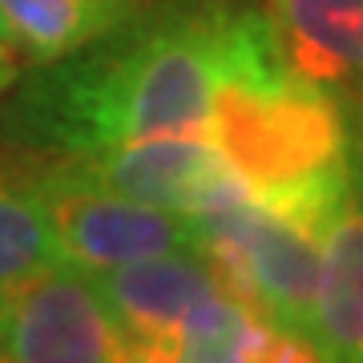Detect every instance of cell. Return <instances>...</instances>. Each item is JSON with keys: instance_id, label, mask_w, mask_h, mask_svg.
Returning a JSON list of instances; mask_svg holds the SVG:
<instances>
[{"instance_id": "6da1fadb", "label": "cell", "mask_w": 363, "mask_h": 363, "mask_svg": "<svg viewBox=\"0 0 363 363\" xmlns=\"http://www.w3.org/2000/svg\"><path fill=\"white\" fill-rule=\"evenodd\" d=\"M234 4L145 9L81 52L21 73L0 142L28 157H85L154 133H206Z\"/></svg>"}, {"instance_id": "5bb4252c", "label": "cell", "mask_w": 363, "mask_h": 363, "mask_svg": "<svg viewBox=\"0 0 363 363\" xmlns=\"http://www.w3.org/2000/svg\"><path fill=\"white\" fill-rule=\"evenodd\" d=\"M21 73H25V69H21V57L9 49V40L0 37V93L13 89L16 81H21Z\"/></svg>"}, {"instance_id": "9a60e30c", "label": "cell", "mask_w": 363, "mask_h": 363, "mask_svg": "<svg viewBox=\"0 0 363 363\" xmlns=\"http://www.w3.org/2000/svg\"><path fill=\"white\" fill-rule=\"evenodd\" d=\"M351 166H355V178L363 186V150H351Z\"/></svg>"}, {"instance_id": "ba28073f", "label": "cell", "mask_w": 363, "mask_h": 363, "mask_svg": "<svg viewBox=\"0 0 363 363\" xmlns=\"http://www.w3.org/2000/svg\"><path fill=\"white\" fill-rule=\"evenodd\" d=\"M295 73L343 97L347 121L363 117V0H267Z\"/></svg>"}, {"instance_id": "277c9868", "label": "cell", "mask_w": 363, "mask_h": 363, "mask_svg": "<svg viewBox=\"0 0 363 363\" xmlns=\"http://www.w3.org/2000/svg\"><path fill=\"white\" fill-rule=\"evenodd\" d=\"M28 169L49 206L65 259L85 271H109L169 250H198L194 222L186 214L121 198L81 178L61 157H28Z\"/></svg>"}, {"instance_id": "30bf717a", "label": "cell", "mask_w": 363, "mask_h": 363, "mask_svg": "<svg viewBox=\"0 0 363 363\" xmlns=\"http://www.w3.org/2000/svg\"><path fill=\"white\" fill-rule=\"evenodd\" d=\"M145 13V0H0V37L28 65H49Z\"/></svg>"}, {"instance_id": "9c48e42d", "label": "cell", "mask_w": 363, "mask_h": 363, "mask_svg": "<svg viewBox=\"0 0 363 363\" xmlns=\"http://www.w3.org/2000/svg\"><path fill=\"white\" fill-rule=\"evenodd\" d=\"M311 343L323 363H363V186L351 182L319 230Z\"/></svg>"}, {"instance_id": "4fadbf2b", "label": "cell", "mask_w": 363, "mask_h": 363, "mask_svg": "<svg viewBox=\"0 0 363 363\" xmlns=\"http://www.w3.org/2000/svg\"><path fill=\"white\" fill-rule=\"evenodd\" d=\"M255 315V311H250ZM250 323V319H247ZM242 323V331H247ZM242 331L230 339H206V343H169V347H157V343H133L130 359L125 363H242L238 355V343H242Z\"/></svg>"}, {"instance_id": "3957f363", "label": "cell", "mask_w": 363, "mask_h": 363, "mask_svg": "<svg viewBox=\"0 0 363 363\" xmlns=\"http://www.w3.org/2000/svg\"><path fill=\"white\" fill-rule=\"evenodd\" d=\"M198 255L218 283L267 323L311 339L319 295V234L262 206L255 190L194 214Z\"/></svg>"}, {"instance_id": "52a82bcc", "label": "cell", "mask_w": 363, "mask_h": 363, "mask_svg": "<svg viewBox=\"0 0 363 363\" xmlns=\"http://www.w3.org/2000/svg\"><path fill=\"white\" fill-rule=\"evenodd\" d=\"M130 343L169 347L194 307L226 286L198 250H169L109 271H89Z\"/></svg>"}, {"instance_id": "2e32d148", "label": "cell", "mask_w": 363, "mask_h": 363, "mask_svg": "<svg viewBox=\"0 0 363 363\" xmlns=\"http://www.w3.org/2000/svg\"><path fill=\"white\" fill-rule=\"evenodd\" d=\"M351 150H363V138H355V142H351Z\"/></svg>"}, {"instance_id": "8fae6325", "label": "cell", "mask_w": 363, "mask_h": 363, "mask_svg": "<svg viewBox=\"0 0 363 363\" xmlns=\"http://www.w3.org/2000/svg\"><path fill=\"white\" fill-rule=\"evenodd\" d=\"M65 250L52 230L28 162H0V298L61 267Z\"/></svg>"}, {"instance_id": "7a4b0ae2", "label": "cell", "mask_w": 363, "mask_h": 363, "mask_svg": "<svg viewBox=\"0 0 363 363\" xmlns=\"http://www.w3.org/2000/svg\"><path fill=\"white\" fill-rule=\"evenodd\" d=\"M206 133L262 206L315 234L355 182L347 109L291 69L262 9L234 4Z\"/></svg>"}, {"instance_id": "7c38bea8", "label": "cell", "mask_w": 363, "mask_h": 363, "mask_svg": "<svg viewBox=\"0 0 363 363\" xmlns=\"http://www.w3.org/2000/svg\"><path fill=\"white\" fill-rule=\"evenodd\" d=\"M238 355H242V363H323L311 339L283 331V327L267 323L259 315H250L242 343H238Z\"/></svg>"}, {"instance_id": "8992f818", "label": "cell", "mask_w": 363, "mask_h": 363, "mask_svg": "<svg viewBox=\"0 0 363 363\" xmlns=\"http://www.w3.org/2000/svg\"><path fill=\"white\" fill-rule=\"evenodd\" d=\"M61 162H69L81 178L97 182L113 194L174 210L186 218L206 206L214 186L234 169L218 145L210 142V133H154Z\"/></svg>"}, {"instance_id": "5b68a950", "label": "cell", "mask_w": 363, "mask_h": 363, "mask_svg": "<svg viewBox=\"0 0 363 363\" xmlns=\"http://www.w3.org/2000/svg\"><path fill=\"white\" fill-rule=\"evenodd\" d=\"M130 351L93 274L77 262L0 298V363H125Z\"/></svg>"}]
</instances>
